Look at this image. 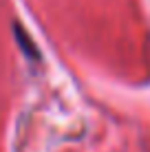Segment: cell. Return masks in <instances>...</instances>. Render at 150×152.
Returning a JSON list of instances; mask_svg holds the SVG:
<instances>
[{
	"mask_svg": "<svg viewBox=\"0 0 150 152\" xmlns=\"http://www.w3.org/2000/svg\"><path fill=\"white\" fill-rule=\"evenodd\" d=\"M13 33H15V40H18V46L22 49V53L27 55L29 60H40L38 46H33V40H31L29 33L22 29V24H13Z\"/></svg>",
	"mask_w": 150,
	"mask_h": 152,
	"instance_id": "1",
	"label": "cell"
}]
</instances>
